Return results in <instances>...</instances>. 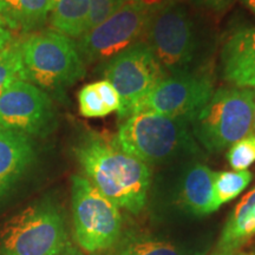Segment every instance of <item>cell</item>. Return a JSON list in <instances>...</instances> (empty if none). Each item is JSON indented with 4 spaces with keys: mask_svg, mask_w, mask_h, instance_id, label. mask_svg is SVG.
Returning a JSON list of instances; mask_svg holds the SVG:
<instances>
[{
    "mask_svg": "<svg viewBox=\"0 0 255 255\" xmlns=\"http://www.w3.org/2000/svg\"><path fill=\"white\" fill-rule=\"evenodd\" d=\"M75 155L88 178L119 208L138 214L150 188L149 165L127 152L116 136L87 133L75 146Z\"/></svg>",
    "mask_w": 255,
    "mask_h": 255,
    "instance_id": "cell-1",
    "label": "cell"
},
{
    "mask_svg": "<svg viewBox=\"0 0 255 255\" xmlns=\"http://www.w3.org/2000/svg\"><path fill=\"white\" fill-rule=\"evenodd\" d=\"M20 78L44 91L63 90L85 75L76 41L52 28L20 39Z\"/></svg>",
    "mask_w": 255,
    "mask_h": 255,
    "instance_id": "cell-2",
    "label": "cell"
},
{
    "mask_svg": "<svg viewBox=\"0 0 255 255\" xmlns=\"http://www.w3.org/2000/svg\"><path fill=\"white\" fill-rule=\"evenodd\" d=\"M116 138L124 150L145 164L164 163L197 151L188 121L149 111L122 120Z\"/></svg>",
    "mask_w": 255,
    "mask_h": 255,
    "instance_id": "cell-3",
    "label": "cell"
},
{
    "mask_svg": "<svg viewBox=\"0 0 255 255\" xmlns=\"http://www.w3.org/2000/svg\"><path fill=\"white\" fill-rule=\"evenodd\" d=\"M254 108L255 90L221 88L190 121L191 132L208 151H221L250 135Z\"/></svg>",
    "mask_w": 255,
    "mask_h": 255,
    "instance_id": "cell-4",
    "label": "cell"
},
{
    "mask_svg": "<svg viewBox=\"0 0 255 255\" xmlns=\"http://www.w3.org/2000/svg\"><path fill=\"white\" fill-rule=\"evenodd\" d=\"M66 246L64 220L50 201L27 207L0 229V255H60Z\"/></svg>",
    "mask_w": 255,
    "mask_h": 255,
    "instance_id": "cell-5",
    "label": "cell"
},
{
    "mask_svg": "<svg viewBox=\"0 0 255 255\" xmlns=\"http://www.w3.org/2000/svg\"><path fill=\"white\" fill-rule=\"evenodd\" d=\"M72 213L76 239L88 253L113 246L120 238L122 216L120 208L82 175L71 180Z\"/></svg>",
    "mask_w": 255,
    "mask_h": 255,
    "instance_id": "cell-6",
    "label": "cell"
},
{
    "mask_svg": "<svg viewBox=\"0 0 255 255\" xmlns=\"http://www.w3.org/2000/svg\"><path fill=\"white\" fill-rule=\"evenodd\" d=\"M144 41L170 75L189 71L199 45L189 12L178 2L151 14Z\"/></svg>",
    "mask_w": 255,
    "mask_h": 255,
    "instance_id": "cell-7",
    "label": "cell"
},
{
    "mask_svg": "<svg viewBox=\"0 0 255 255\" xmlns=\"http://www.w3.org/2000/svg\"><path fill=\"white\" fill-rule=\"evenodd\" d=\"M102 76L116 89L120 96L117 113L124 120L168 73L143 40L107 60Z\"/></svg>",
    "mask_w": 255,
    "mask_h": 255,
    "instance_id": "cell-8",
    "label": "cell"
},
{
    "mask_svg": "<svg viewBox=\"0 0 255 255\" xmlns=\"http://www.w3.org/2000/svg\"><path fill=\"white\" fill-rule=\"evenodd\" d=\"M151 13L136 2L127 1L119 11L76 41L84 63L107 62L143 41Z\"/></svg>",
    "mask_w": 255,
    "mask_h": 255,
    "instance_id": "cell-9",
    "label": "cell"
},
{
    "mask_svg": "<svg viewBox=\"0 0 255 255\" xmlns=\"http://www.w3.org/2000/svg\"><path fill=\"white\" fill-rule=\"evenodd\" d=\"M214 94V83L208 75L181 72L168 75L136 105L132 114L149 111L190 123ZM131 114V115H132Z\"/></svg>",
    "mask_w": 255,
    "mask_h": 255,
    "instance_id": "cell-10",
    "label": "cell"
},
{
    "mask_svg": "<svg viewBox=\"0 0 255 255\" xmlns=\"http://www.w3.org/2000/svg\"><path fill=\"white\" fill-rule=\"evenodd\" d=\"M55 126V107L40 88L14 79L0 90V128L27 136H45Z\"/></svg>",
    "mask_w": 255,
    "mask_h": 255,
    "instance_id": "cell-11",
    "label": "cell"
},
{
    "mask_svg": "<svg viewBox=\"0 0 255 255\" xmlns=\"http://www.w3.org/2000/svg\"><path fill=\"white\" fill-rule=\"evenodd\" d=\"M222 75L234 87L255 90V27L239 28L221 52Z\"/></svg>",
    "mask_w": 255,
    "mask_h": 255,
    "instance_id": "cell-12",
    "label": "cell"
},
{
    "mask_svg": "<svg viewBox=\"0 0 255 255\" xmlns=\"http://www.w3.org/2000/svg\"><path fill=\"white\" fill-rule=\"evenodd\" d=\"M34 157L30 136L0 128V197L26 173Z\"/></svg>",
    "mask_w": 255,
    "mask_h": 255,
    "instance_id": "cell-13",
    "label": "cell"
},
{
    "mask_svg": "<svg viewBox=\"0 0 255 255\" xmlns=\"http://www.w3.org/2000/svg\"><path fill=\"white\" fill-rule=\"evenodd\" d=\"M50 0H0V20L21 34L40 31L49 19Z\"/></svg>",
    "mask_w": 255,
    "mask_h": 255,
    "instance_id": "cell-14",
    "label": "cell"
},
{
    "mask_svg": "<svg viewBox=\"0 0 255 255\" xmlns=\"http://www.w3.org/2000/svg\"><path fill=\"white\" fill-rule=\"evenodd\" d=\"M215 171L205 164H194L184 174L181 184L180 199L188 212L195 215H207L214 212Z\"/></svg>",
    "mask_w": 255,
    "mask_h": 255,
    "instance_id": "cell-15",
    "label": "cell"
},
{
    "mask_svg": "<svg viewBox=\"0 0 255 255\" xmlns=\"http://www.w3.org/2000/svg\"><path fill=\"white\" fill-rule=\"evenodd\" d=\"M89 12V0H58L49 14L51 28L71 39H79L88 31Z\"/></svg>",
    "mask_w": 255,
    "mask_h": 255,
    "instance_id": "cell-16",
    "label": "cell"
},
{
    "mask_svg": "<svg viewBox=\"0 0 255 255\" xmlns=\"http://www.w3.org/2000/svg\"><path fill=\"white\" fill-rule=\"evenodd\" d=\"M253 174L250 170L220 171L214 175V212L229 201L234 200L248 187Z\"/></svg>",
    "mask_w": 255,
    "mask_h": 255,
    "instance_id": "cell-17",
    "label": "cell"
},
{
    "mask_svg": "<svg viewBox=\"0 0 255 255\" xmlns=\"http://www.w3.org/2000/svg\"><path fill=\"white\" fill-rule=\"evenodd\" d=\"M20 72V39H14L0 51V90L14 79H21Z\"/></svg>",
    "mask_w": 255,
    "mask_h": 255,
    "instance_id": "cell-18",
    "label": "cell"
},
{
    "mask_svg": "<svg viewBox=\"0 0 255 255\" xmlns=\"http://www.w3.org/2000/svg\"><path fill=\"white\" fill-rule=\"evenodd\" d=\"M116 255H182L171 244L150 239H137L128 242Z\"/></svg>",
    "mask_w": 255,
    "mask_h": 255,
    "instance_id": "cell-19",
    "label": "cell"
},
{
    "mask_svg": "<svg viewBox=\"0 0 255 255\" xmlns=\"http://www.w3.org/2000/svg\"><path fill=\"white\" fill-rule=\"evenodd\" d=\"M228 163L234 170H247L255 162V135H250L229 146Z\"/></svg>",
    "mask_w": 255,
    "mask_h": 255,
    "instance_id": "cell-20",
    "label": "cell"
},
{
    "mask_svg": "<svg viewBox=\"0 0 255 255\" xmlns=\"http://www.w3.org/2000/svg\"><path fill=\"white\" fill-rule=\"evenodd\" d=\"M79 113L87 119H95V117H104L108 113L107 108L102 101L95 83L84 85L78 92Z\"/></svg>",
    "mask_w": 255,
    "mask_h": 255,
    "instance_id": "cell-21",
    "label": "cell"
},
{
    "mask_svg": "<svg viewBox=\"0 0 255 255\" xmlns=\"http://www.w3.org/2000/svg\"><path fill=\"white\" fill-rule=\"evenodd\" d=\"M255 208V187L252 189L250 193L246 194L244 197H242L240 202L238 203L237 207H235L233 213L229 216L227 223H226L225 229L222 232L221 240L223 241L226 239H228L231 235L234 233L237 229L242 225V222L246 220L248 216L251 215V213L253 212Z\"/></svg>",
    "mask_w": 255,
    "mask_h": 255,
    "instance_id": "cell-22",
    "label": "cell"
},
{
    "mask_svg": "<svg viewBox=\"0 0 255 255\" xmlns=\"http://www.w3.org/2000/svg\"><path fill=\"white\" fill-rule=\"evenodd\" d=\"M129 0H89L90 12H89L88 31L103 23L108 18L117 12Z\"/></svg>",
    "mask_w": 255,
    "mask_h": 255,
    "instance_id": "cell-23",
    "label": "cell"
},
{
    "mask_svg": "<svg viewBox=\"0 0 255 255\" xmlns=\"http://www.w3.org/2000/svg\"><path fill=\"white\" fill-rule=\"evenodd\" d=\"M95 87L97 89L108 113L111 114L115 113V111H119L120 96L117 94L116 89L113 87V84L105 81V79H102V81L95 83Z\"/></svg>",
    "mask_w": 255,
    "mask_h": 255,
    "instance_id": "cell-24",
    "label": "cell"
},
{
    "mask_svg": "<svg viewBox=\"0 0 255 255\" xmlns=\"http://www.w3.org/2000/svg\"><path fill=\"white\" fill-rule=\"evenodd\" d=\"M237 0H193V2L201 8L207 11L214 12V13H222L232 7Z\"/></svg>",
    "mask_w": 255,
    "mask_h": 255,
    "instance_id": "cell-25",
    "label": "cell"
},
{
    "mask_svg": "<svg viewBox=\"0 0 255 255\" xmlns=\"http://www.w3.org/2000/svg\"><path fill=\"white\" fill-rule=\"evenodd\" d=\"M131 1L142 6L149 13L152 14L159 11V9L167 7L169 5L175 4V2H177V0H131Z\"/></svg>",
    "mask_w": 255,
    "mask_h": 255,
    "instance_id": "cell-26",
    "label": "cell"
},
{
    "mask_svg": "<svg viewBox=\"0 0 255 255\" xmlns=\"http://www.w3.org/2000/svg\"><path fill=\"white\" fill-rule=\"evenodd\" d=\"M13 36H12V31L8 30L4 24L0 20V51L4 50L8 44L13 41Z\"/></svg>",
    "mask_w": 255,
    "mask_h": 255,
    "instance_id": "cell-27",
    "label": "cell"
},
{
    "mask_svg": "<svg viewBox=\"0 0 255 255\" xmlns=\"http://www.w3.org/2000/svg\"><path fill=\"white\" fill-rule=\"evenodd\" d=\"M241 1L244 2L253 13H255V0H241Z\"/></svg>",
    "mask_w": 255,
    "mask_h": 255,
    "instance_id": "cell-28",
    "label": "cell"
},
{
    "mask_svg": "<svg viewBox=\"0 0 255 255\" xmlns=\"http://www.w3.org/2000/svg\"><path fill=\"white\" fill-rule=\"evenodd\" d=\"M251 133L255 135V108H254V115H253V123H252V131Z\"/></svg>",
    "mask_w": 255,
    "mask_h": 255,
    "instance_id": "cell-29",
    "label": "cell"
},
{
    "mask_svg": "<svg viewBox=\"0 0 255 255\" xmlns=\"http://www.w3.org/2000/svg\"><path fill=\"white\" fill-rule=\"evenodd\" d=\"M50 1H51V7H52V6H53V5H55V4H56V2H57V1H58V0H50ZM50 11H51V9H50Z\"/></svg>",
    "mask_w": 255,
    "mask_h": 255,
    "instance_id": "cell-30",
    "label": "cell"
},
{
    "mask_svg": "<svg viewBox=\"0 0 255 255\" xmlns=\"http://www.w3.org/2000/svg\"><path fill=\"white\" fill-rule=\"evenodd\" d=\"M220 255H233V254H220ZM238 255H245V254H238Z\"/></svg>",
    "mask_w": 255,
    "mask_h": 255,
    "instance_id": "cell-31",
    "label": "cell"
}]
</instances>
